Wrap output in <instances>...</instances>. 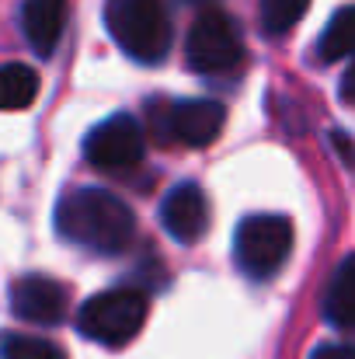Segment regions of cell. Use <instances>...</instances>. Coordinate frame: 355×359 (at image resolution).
<instances>
[{
  "instance_id": "5b68a950",
  "label": "cell",
  "mask_w": 355,
  "mask_h": 359,
  "mask_svg": "<svg viewBox=\"0 0 355 359\" xmlns=\"http://www.w3.org/2000/svg\"><path fill=\"white\" fill-rule=\"evenodd\" d=\"M240 60H244V42L234 18L216 7H206L188 32V67L199 74H227L240 67Z\"/></svg>"
},
{
  "instance_id": "5bb4252c",
  "label": "cell",
  "mask_w": 355,
  "mask_h": 359,
  "mask_svg": "<svg viewBox=\"0 0 355 359\" xmlns=\"http://www.w3.org/2000/svg\"><path fill=\"white\" fill-rule=\"evenodd\" d=\"M307 7L310 0H261V25L268 35H282L307 14Z\"/></svg>"
},
{
  "instance_id": "9c48e42d",
  "label": "cell",
  "mask_w": 355,
  "mask_h": 359,
  "mask_svg": "<svg viewBox=\"0 0 355 359\" xmlns=\"http://www.w3.org/2000/svg\"><path fill=\"white\" fill-rule=\"evenodd\" d=\"M67 286L49 276H25L11 290V311L14 318L28 325H56L67 314Z\"/></svg>"
},
{
  "instance_id": "277c9868",
  "label": "cell",
  "mask_w": 355,
  "mask_h": 359,
  "mask_svg": "<svg viewBox=\"0 0 355 359\" xmlns=\"http://www.w3.org/2000/svg\"><path fill=\"white\" fill-rule=\"evenodd\" d=\"M293 251V220L279 213H254L240 220L234 234V258L244 276L268 279L282 269Z\"/></svg>"
},
{
  "instance_id": "ac0fdd59",
  "label": "cell",
  "mask_w": 355,
  "mask_h": 359,
  "mask_svg": "<svg viewBox=\"0 0 355 359\" xmlns=\"http://www.w3.org/2000/svg\"><path fill=\"white\" fill-rule=\"evenodd\" d=\"M188 4H206V0H188Z\"/></svg>"
},
{
  "instance_id": "e0dca14e",
  "label": "cell",
  "mask_w": 355,
  "mask_h": 359,
  "mask_svg": "<svg viewBox=\"0 0 355 359\" xmlns=\"http://www.w3.org/2000/svg\"><path fill=\"white\" fill-rule=\"evenodd\" d=\"M342 98L349 105H355V56H352V63H349V70H345V77H342Z\"/></svg>"
},
{
  "instance_id": "ba28073f",
  "label": "cell",
  "mask_w": 355,
  "mask_h": 359,
  "mask_svg": "<svg viewBox=\"0 0 355 359\" xmlns=\"http://www.w3.org/2000/svg\"><path fill=\"white\" fill-rule=\"evenodd\" d=\"M160 224L174 241H199L209 231V199L195 182L174 185L160 203Z\"/></svg>"
},
{
  "instance_id": "3957f363",
  "label": "cell",
  "mask_w": 355,
  "mask_h": 359,
  "mask_svg": "<svg viewBox=\"0 0 355 359\" xmlns=\"http://www.w3.org/2000/svg\"><path fill=\"white\" fill-rule=\"evenodd\" d=\"M143 321H146V293L132 286H118L91 297L77 314L81 335L98 346H125L129 339L139 335Z\"/></svg>"
},
{
  "instance_id": "30bf717a",
  "label": "cell",
  "mask_w": 355,
  "mask_h": 359,
  "mask_svg": "<svg viewBox=\"0 0 355 359\" xmlns=\"http://www.w3.org/2000/svg\"><path fill=\"white\" fill-rule=\"evenodd\" d=\"M67 4L70 0H25L21 28H25L28 46L39 56H53V49L60 46V35L67 25Z\"/></svg>"
},
{
  "instance_id": "6da1fadb",
  "label": "cell",
  "mask_w": 355,
  "mask_h": 359,
  "mask_svg": "<svg viewBox=\"0 0 355 359\" xmlns=\"http://www.w3.org/2000/svg\"><path fill=\"white\" fill-rule=\"evenodd\" d=\"M56 231L98 255H118L136 238V217L109 189H74L56 206Z\"/></svg>"
},
{
  "instance_id": "8fae6325",
  "label": "cell",
  "mask_w": 355,
  "mask_h": 359,
  "mask_svg": "<svg viewBox=\"0 0 355 359\" xmlns=\"http://www.w3.org/2000/svg\"><path fill=\"white\" fill-rule=\"evenodd\" d=\"M324 318L342 332H355V255L342 258V265L335 269V276L328 283Z\"/></svg>"
},
{
  "instance_id": "52a82bcc",
  "label": "cell",
  "mask_w": 355,
  "mask_h": 359,
  "mask_svg": "<svg viewBox=\"0 0 355 359\" xmlns=\"http://www.w3.org/2000/svg\"><path fill=\"white\" fill-rule=\"evenodd\" d=\"M227 122V109L213 98H192V102H174L164 109L160 140H178L185 147H209Z\"/></svg>"
},
{
  "instance_id": "2e32d148",
  "label": "cell",
  "mask_w": 355,
  "mask_h": 359,
  "mask_svg": "<svg viewBox=\"0 0 355 359\" xmlns=\"http://www.w3.org/2000/svg\"><path fill=\"white\" fill-rule=\"evenodd\" d=\"M310 359H355V346H317Z\"/></svg>"
},
{
  "instance_id": "9a60e30c",
  "label": "cell",
  "mask_w": 355,
  "mask_h": 359,
  "mask_svg": "<svg viewBox=\"0 0 355 359\" xmlns=\"http://www.w3.org/2000/svg\"><path fill=\"white\" fill-rule=\"evenodd\" d=\"M0 359H67L60 346L32 335H4L0 339Z\"/></svg>"
},
{
  "instance_id": "7a4b0ae2",
  "label": "cell",
  "mask_w": 355,
  "mask_h": 359,
  "mask_svg": "<svg viewBox=\"0 0 355 359\" xmlns=\"http://www.w3.org/2000/svg\"><path fill=\"white\" fill-rule=\"evenodd\" d=\"M105 25L122 53L139 63H160L171 49V18L164 0H105Z\"/></svg>"
},
{
  "instance_id": "8992f818",
  "label": "cell",
  "mask_w": 355,
  "mask_h": 359,
  "mask_svg": "<svg viewBox=\"0 0 355 359\" xmlns=\"http://www.w3.org/2000/svg\"><path fill=\"white\" fill-rule=\"evenodd\" d=\"M84 157L98 171H129L143 161V126L132 116H112L84 140Z\"/></svg>"
},
{
  "instance_id": "7c38bea8",
  "label": "cell",
  "mask_w": 355,
  "mask_h": 359,
  "mask_svg": "<svg viewBox=\"0 0 355 359\" xmlns=\"http://www.w3.org/2000/svg\"><path fill=\"white\" fill-rule=\"evenodd\" d=\"M39 95V74L28 63H4L0 67V112L28 109Z\"/></svg>"
},
{
  "instance_id": "4fadbf2b",
  "label": "cell",
  "mask_w": 355,
  "mask_h": 359,
  "mask_svg": "<svg viewBox=\"0 0 355 359\" xmlns=\"http://www.w3.org/2000/svg\"><path fill=\"white\" fill-rule=\"evenodd\" d=\"M345 56H355V7H342L321 35V60L331 63Z\"/></svg>"
}]
</instances>
